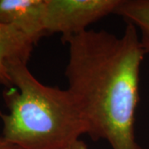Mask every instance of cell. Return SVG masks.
Here are the masks:
<instances>
[{
  "mask_svg": "<svg viewBox=\"0 0 149 149\" xmlns=\"http://www.w3.org/2000/svg\"><path fill=\"white\" fill-rule=\"evenodd\" d=\"M34 46L32 40L17 28L0 24V85L13 87L7 65L14 61L27 64Z\"/></svg>",
  "mask_w": 149,
  "mask_h": 149,
  "instance_id": "obj_5",
  "label": "cell"
},
{
  "mask_svg": "<svg viewBox=\"0 0 149 149\" xmlns=\"http://www.w3.org/2000/svg\"><path fill=\"white\" fill-rule=\"evenodd\" d=\"M121 0H45L46 35L61 34V40L87 31V27L111 13Z\"/></svg>",
  "mask_w": 149,
  "mask_h": 149,
  "instance_id": "obj_3",
  "label": "cell"
},
{
  "mask_svg": "<svg viewBox=\"0 0 149 149\" xmlns=\"http://www.w3.org/2000/svg\"><path fill=\"white\" fill-rule=\"evenodd\" d=\"M0 149H22L18 146L8 141L3 136H0Z\"/></svg>",
  "mask_w": 149,
  "mask_h": 149,
  "instance_id": "obj_7",
  "label": "cell"
},
{
  "mask_svg": "<svg viewBox=\"0 0 149 149\" xmlns=\"http://www.w3.org/2000/svg\"><path fill=\"white\" fill-rule=\"evenodd\" d=\"M7 68L13 87L3 92L9 113L0 112V118L8 141L22 149H65L88 134V123L68 89L43 85L21 61Z\"/></svg>",
  "mask_w": 149,
  "mask_h": 149,
  "instance_id": "obj_2",
  "label": "cell"
},
{
  "mask_svg": "<svg viewBox=\"0 0 149 149\" xmlns=\"http://www.w3.org/2000/svg\"><path fill=\"white\" fill-rule=\"evenodd\" d=\"M114 13L137 28L144 53L149 54V0H121Z\"/></svg>",
  "mask_w": 149,
  "mask_h": 149,
  "instance_id": "obj_6",
  "label": "cell"
},
{
  "mask_svg": "<svg viewBox=\"0 0 149 149\" xmlns=\"http://www.w3.org/2000/svg\"><path fill=\"white\" fill-rule=\"evenodd\" d=\"M65 149H88V146L83 140L80 139Z\"/></svg>",
  "mask_w": 149,
  "mask_h": 149,
  "instance_id": "obj_8",
  "label": "cell"
},
{
  "mask_svg": "<svg viewBox=\"0 0 149 149\" xmlns=\"http://www.w3.org/2000/svg\"><path fill=\"white\" fill-rule=\"evenodd\" d=\"M45 0H0V24L17 28L35 45L46 35Z\"/></svg>",
  "mask_w": 149,
  "mask_h": 149,
  "instance_id": "obj_4",
  "label": "cell"
},
{
  "mask_svg": "<svg viewBox=\"0 0 149 149\" xmlns=\"http://www.w3.org/2000/svg\"><path fill=\"white\" fill-rule=\"evenodd\" d=\"M69 47L68 90L88 123L93 141L112 149H143L135 134L140 68L145 53L131 23L121 37L87 30L62 39Z\"/></svg>",
  "mask_w": 149,
  "mask_h": 149,
  "instance_id": "obj_1",
  "label": "cell"
}]
</instances>
